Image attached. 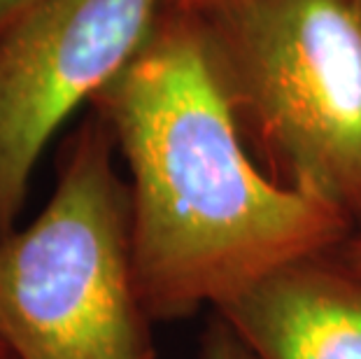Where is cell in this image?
<instances>
[{
    "label": "cell",
    "mask_w": 361,
    "mask_h": 359,
    "mask_svg": "<svg viewBox=\"0 0 361 359\" xmlns=\"http://www.w3.org/2000/svg\"><path fill=\"white\" fill-rule=\"evenodd\" d=\"M91 108L128 168L135 278L152 320L219 308L355 236L341 212L278 185L250 157L196 17L164 12Z\"/></svg>",
    "instance_id": "cell-1"
},
{
    "label": "cell",
    "mask_w": 361,
    "mask_h": 359,
    "mask_svg": "<svg viewBox=\"0 0 361 359\" xmlns=\"http://www.w3.org/2000/svg\"><path fill=\"white\" fill-rule=\"evenodd\" d=\"M207 56L255 162L361 233V12L352 0H235Z\"/></svg>",
    "instance_id": "cell-2"
},
{
    "label": "cell",
    "mask_w": 361,
    "mask_h": 359,
    "mask_svg": "<svg viewBox=\"0 0 361 359\" xmlns=\"http://www.w3.org/2000/svg\"><path fill=\"white\" fill-rule=\"evenodd\" d=\"M114 157L112 128L91 108L47 205L0 238V341L12 359H157Z\"/></svg>",
    "instance_id": "cell-3"
},
{
    "label": "cell",
    "mask_w": 361,
    "mask_h": 359,
    "mask_svg": "<svg viewBox=\"0 0 361 359\" xmlns=\"http://www.w3.org/2000/svg\"><path fill=\"white\" fill-rule=\"evenodd\" d=\"M166 12V0H40L0 35V238L59 126L94 101Z\"/></svg>",
    "instance_id": "cell-4"
},
{
    "label": "cell",
    "mask_w": 361,
    "mask_h": 359,
    "mask_svg": "<svg viewBox=\"0 0 361 359\" xmlns=\"http://www.w3.org/2000/svg\"><path fill=\"white\" fill-rule=\"evenodd\" d=\"M214 310L257 359H361V273L338 250L284 264Z\"/></svg>",
    "instance_id": "cell-5"
},
{
    "label": "cell",
    "mask_w": 361,
    "mask_h": 359,
    "mask_svg": "<svg viewBox=\"0 0 361 359\" xmlns=\"http://www.w3.org/2000/svg\"><path fill=\"white\" fill-rule=\"evenodd\" d=\"M203 359H257L247 346L228 329L221 317H214L203 341Z\"/></svg>",
    "instance_id": "cell-6"
},
{
    "label": "cell",
    "mask_w": 361,
    "mask_h": 359,
    "mask_svg": "<svg viewBox=\"0 0 361 359\" xmlns=\"http://www.w3.org/2000/svg\"><path fill=\"white\" fill-rule=\"evenodd\" d=\"M231 3L235 0H166V12L184 14V17H205V14Z\"/></svg>",
    "instance_id": "cell-7"
},
{
    "label": "cell",
    "mask_w": 361,
    "mask_h": 359,
    "mask_svg": "<svg viewBox=\"0 0 361 359\" xmlns=\"http://www.w3.org/2000/svg\"><path fill=\"white\" fill-rule=\"evenodd\" d=\"M40 0H0V35Z\"/></svg>",
    "instance_id": "cell-8"
},
{
    "label": "cell",
    "mask_w": 361,
    "mask_h": 359,
    "mask_svg": "<svg viewBox=\"0 0 361 359\" xmlns=\"http://www.w3.org/2000/svg\"><path fill=\"white\" fill-rule=\"evenodd\" d=\"M341 257L348 262L352 269L361 273V233H355L352 238L345 243V245H341Z\"/></svg>",
    "instance_id": "cell-9"
},
{
    "label": "cell",
    "mask_w": 361,
    "mask_h": 359,
    "mask_svg": "<svg viewBox=\"0 0 361 359\" xmlns=\"http://www.w3.org/2000/svg\"><path fill=\"white\" fill-rule=\"evenodd\" d=\"M5 355H10V353H7L5 346H3V341H0V357H5Z\"/></svg>",
    "instance_id": "cell-10"
},
{
    "label": "cell",
    "mask_w": 361,
    "mask_h": 359,
    "mask_svg": "<svg viewBox=\"0 0 361 359\" xmlns=\"http://www.w3.org/2000/svg\"><path fill=\"white\" fill-rule=\"evenodd\" d=\"M352 3H355V5L359 7V12H361V0H352Z\"/></svg>",
    "instance_id": "cell-11"
},
{
    "label": "cell",
    "mask_w": 361,
    "mask_h": 359,
    "mask_svg": "<svg viewBox=\"0 0 361 359\" xmlns=\"http://www.w3.org/2000/svg\"><path fill=\"white\" fill-rule=\"evenodd\" d=\"M0 359H12V357H10V355H5V357H0Z\"/></svg>",
    "instance_id": "cell-12"
}]
</instances>
